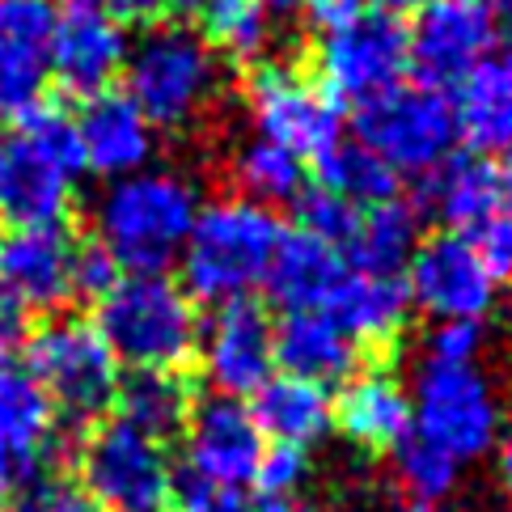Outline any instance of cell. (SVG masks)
<instances>
[{"label":"cell","instance_id":"cell-26","mask_svg":"<svg viewBox=\"0 0 512 512\" xmlns=\"http://www.w3.org/2000/svg\"><path fill=\"white\" fill-rule=\"evenodd\" d=\"M250 415L259 424L263 441L271 445H297L309 449L318 445L335 424V398L326 394V386L305 377H267L259 390H254Z\"/></svg>","mask_w":512,"mask_h":512},{"label":"cell","instance_id":"cell-36","mask_svg":"<svg viewBox=\"0 0 512 512\" xmlns=\"http://www.w3.org/2000/svg\"><path fill=\"white\" fill-rule=\"evenodd\" d=\"M483 347V326L479 322H436L428 339H424V360H441V364H474Z\"/></svg>","mask_w":512,"mask_h":512},{"label":"cell","instance_id":"cell-42","mask_svg":"<svg viewBox=\"0 0 512 512\" xmlns=\"http://www.w3.org/2000/svg\"><path fill=\"white\" fill-rule=\"evenodd\" d=\"M115 22H157L166 13V0H106Z\"/></svg>","mask_w":512,"mask_h":512},{"label":"cell","instance_id":"cell-32","mask_svg":"<svg viewBox=\"0 0 512 512\" xmlns=\"http://www.w3.org/2000/svg\"><path fill=\"white\" fill-rule=\"evenodd\" d=\"M318 170V182L326 191H335L343 199H352L356 208H369V204H381V199H394L398 191V174L386 166L381 157H373L364 149L360 140H339L331 153H322L314 161Z\"/></svg>","mask_w":512,"mask_h":512},{"label":"cell","instance_id":"cell-30","mask_svg":"<svg viewBox=\"0 0 512 512\" xmlns=\"http://www.w3.org/2000/svg\"><path fill=\"white\" fill-rule=\"evenodd\" d=\"M233 182L242 191V199H254L263 208L297 204V195L305 191V161L276 140L254 136L233 157Z\"/></svg>","mask_w":512,"mask_h":512},{"label":"cell","instance_id":"cell-8","mask_svg":"<svg viewBox=\"0 0 512 512\" xmlns=\"http://www.w3.org/2000/svg\"><path fill=\"white\" fill-rule=\"evenodd\" d=\"M411 432L457 466L474 462L500 441V398L474 364L424 360L411 390Z\"/></svg>","mask_w":512,"mask_h":512},{"label":"cell","instance_id":"cell-48","mask_svg":"<svg viewBox=\"0 0 512 512\" xmlns=\"http://www.w3.org/2000/svg\"><path fill=\"white\" fill-rule=\"evenodd\" d=\"M51 9H64V13H81V9H98L102 0H47Z\"/></svg>","mask_w":512,"mask_h":512},{"label":"cell","instance_id":"cell-11","mask_svg":"<svg viewBox=\"0 0 512 512\" xmlns=\"http://www.w3.org/2000/svg\"><path fill=\"white\" fill-rule=\"evenodd\" d=\"M402 284H407V297L436 322H483V314L496 305L500 276L474 237L441 229L415 246Z\"/></svg>","mask_w":512,"mask_h":512},{"label":"cell","instance_id":"cell-22","mask_svg":"<svg viewBox=\"0 0 512 512\" xmlns=\"http://www.w3.org/2000/svg\"><path fill=\"white\" fill-rule=\"evenodd\" d=\"M335 424L360 449L394 453L411 436V394L386 369L352 373L335 398Z\"/></svg>","mask_w":512,"mask_h":512},{"label":"cell","instance_id":"cell-38","mask_svg":"<svg viewBox=\"0 0 512 512\" xmlns=\"http://www.w3.org/2000/svg\"><path fill=\"white\" fill-rule=\"evenodd\" d=\"M9 512H102L94 500L77 487H60V483H30L26 491H17Z\"/></svg>","mask_w":512,"mask_h":512},{"label":"cell","instance_id":"cell-2","mask_svg":"<svg viewBox=\"0 0 512 512\" xmlns=\"http://www.w3.org/2000/svg\"><path fill=\"white\" fill-rule=\"evenodd\" d=\"M280 216L242 195L212 199L195 212L187 246L178 254L182 292L204 305L250 301L254 288L267 284L271 259L280 250Z\"/></svg>","mask_w":512,"mask_h":512},{"label":"cell","instance_id":"cell-21","mask_svg":"<svg viewBox=\"0 0 512 512\" xmlns=\"http://www.w3.org/2000/svg\"><path fill=\"white\" fill-rule=\"evenodd\" d=\"M407 309L411 297L398 276H377L347 263L318 314L331 318L352 343H390L407 322Z\"/></svg>","mask_w":512,"mask_h":512},{"label":"cell","instance_id":"cell-34","mask_svg":"<svg viewBox=\"0 0 512 512\" xmlns=\"http://www.w3.org/2000/svg\"><path fill=\"white\" fill-rule=\"evenodd\" d=\"M297 212H301V229L314 233V237H322V242H331L335 250L352 242L356 216H360V208L352 204V199H343V195L326 191V187L301 191V195H297Z\"/></svg>","mask_w":512,"mask_h":512},{"label":"cell","instance_id":"cell-15","mask_svg":"<svg viewBox=\"0 0 512 512\" xmlns=\"http://www.w3.org/2000/svg\"><path fill=\"white\" fill-rule=\"evenodd\" d=\"M199 356H204V377L216 394L242 398L254 394L276 369L271 352V318L254 301L216 305L212 322L199 331Z\"/></svg>","mask_w":512,"mask_h":512},{"label":"cell","instance_id":"cell-41","mask_svg":"<svg viewBox=\"0 0 512 512\" xmlns=\"http://www.w3.org/2000/svg\"><path fill=\"white\" fill-rule=\"evenodd\" d=\"M301 9L309 13V22L326 34V30L352 26L356 17H364V13H369V0H305Z\"/></svg>","mask_w":512,"mask_h":512},{"label":"cell","instance_id":"cell-12","mask_svg":"<svg viewBox=\"0 0 512 512\" xmlns=\"http://www.w3.org/2000/svg\"><path fill=\"white\" fill-rule=\"evenodd\" d=\"M246 102H250L254 132L263 140L284 144L301 161H318L343 140L339 106L288 64L254 68V77L246 85Z\"/></svg>","mask_w":512,"mask_h":512},{"label":"cell","instance_id":"cell-18","mask_svg":"<svg viewBox=\"0 0 512 512\" xmlns=\"http://www.w3.org/2000/svg\"><path fill=\"white\" fill-rule=\"evenodd\" d=\"M127 64V34L111 13L81 9L56 22L51 39V77L72 98L106 94Z\"/></svg>","mask_w":512,"mask_h":512},{"label":"cell","instance_id":"cell-44","mask_svg":"<svg viewBox=\"0 0 512 512\" xmlns=\"http://www.w3.org/2000/svg\"><path fill=\"white\" fill-rule=\"evenodd\" d=\"M428 0H377V13H390V17H402V13H419Z\"/></svg>","mask_w":512,"mask_h":512},{"label":"cell","instance_id":"cell-4","mask_svg":"<svg viewBox=\"0 0 512 512\" xmlns=\"http://www.w3.org/2000/svg\"><path fill=\"white\" fill-rule=\"evenodd\" d=\"M94 326L132 369H178L199 343L195 305L166 276H119L98 297Z\"/></svg>","mask_w":512,"mask_h":512},{"label":"cell","instance_id":"cell-16","mask_svg":"<svg viewBox=\"0 0 512 512\" xmlns=\"http://www.w3.org/2000/svg\"><path fill=\"white\" fill-rule=\"evenodd\" d=\"M56 22L47 0H0V115L22 119L43 102Z\"/></svg>","mask_w":512,"mask_h":512},{"label":"cell","instance_id":"cell-51","mask_svg":"<svg viewBox=\"0 0 512 512\" xmlns=\"http://www.w3.org/2000/svg\"><path fill=\"white\" fill-rule=\"evenodd\" d=\"M0 161H5V140H0Z\"/></svg>","mask_w":512,"mask_h":512},{"label":"cell","instance_id":"cell-29","mask_svg":"<svg viewBox=\"0 0 512 512\" xmlns=\"http://www.w3.org/2000/svg\"><path fill=\"white\" fill-rule=\"evenodd\" d=\"M115 407L123 424L149 432L153 441H170L191 419V390L174 369H136L119 381Z\"/></svg>","mask_w":512,"mask_h":512},{"label":"cell","instance_id":"cell-5","mask_svg":"<svg viewBox=\"0 0 512 512\" xmlns=\"http://www.w3.org/2000/svg\"><path fill=\"white\" fill-rule=\"evenodd\" d=\"M127 98L153 127H191L221 89L216 51L187 26H153L127 47Z\"/></svg>","mask_w":512,"mask_h":512},{"label":"cell","instance_id":"cell-35","mask_svg":"<svg viewBox=\"0 0 512 512\" xmlns=\"http://www.w3.org/2000/svg\"><path fill=\"white\" fill-rule=\"evenodd\" d=\"M305 479H309V457L297 445H271V449H263L259 470H254V483L263 487V496H280V500H288Z\"/></svg>","mask_w":512,"mask_h":512},{"label":"cell","instance_id":"cell-31","mask_svg":"<svg viewBox=\"0 0 512 512\" xmlns=\"http://www.w3.org/2000/svg\"><path fill=\"white\" fill-rule=\"evenodd\" d=\"M195 17L199 39L237 64L259 60L271 43V17L259 9V0H204Z\"/></svg>","mask_w":512,"mask_h":512},{"label":"cell","instance_id":"cell-50","mask_svg":"<svg viewBox=\"0 0 512 512\" xmlns=\"http://www.w3.org/2000/svg\"><path fill=\"white\" fill-rule=\"evenodd\" d=\"M199 5H204V0H166V9L178 13V17H195Z\"/></svg>","mask_w":512,"mask_h":512},{"label":"cell","instance_id":"cell-17","mask_svg":"<svg viewBox=\"0 0 512 512\" xmlns=\"http://www.w3.org/2000/svg\"><path fill=\"white\" fill-rule=\"evenodd\" d=\"M72 263H77V242L60 225L9 229L0 237V292H9L22 309L51 314V309L77 297Z\"/></svg>","mask_w":512,"mask_h":512},{"label":"cell","instance_id":"cell-46","mask_svg":"<svg viewBox=\"0 0 512 512\" xmlns=\"http://www.w3.org/2000/svg\"><path fill=\"white\" fill-rule=\"evenodd\" d=\"M487 9H491V17H496V26L512 34V0H487Z\"/></svg>","mask_w":512,"mask_h":512},{"label":"cell","instance_id":"cell-9","mask_svg":"<svg viewBox=\"0 0 512 512\" xmlns=\"http://www.w3.org/2000/svg\"><path fill=\"white\" fill-rule=\"evenodd\" d=\"M356 140L381 157L394 174L424 178L432 166L453 157L457 144V111L453 98L436 85H394L390 94L360 106Z\"/></svg>","mask_w":512,"mask_h":512},{"label":"cell","instance_id":"cell-40","mask_svg":"<svg viewBox=\"0 0 512 512\" xmlns=\"http://www.w3.org/2000/svg\"><path fill=\"white\" fill-rule=\"evenodd\" d=\"M174 512H246L237 491H221V487H204V483H182L178 491V508Z\"/></svg>","mask_w":512,"mask_h":512},{"label":"cell","instance_id":"cell-24","mask_svg":"<svg viewBox=\"0 0 512 512\" xmlns=\"http://www.w3.org/2000/svg\"><path fill=\"white\" fill-rule=\"evenodd\" d=\"M271 352L288 377H305L318 386L347 381L356 373V343L318 309H288L271 326Z\"/></svg>","mask_w":512,"mask_h":512},{"label":"cell","instance_id":"cell-39","mask_svg":"<svg viewBox=\"0 0 512 512\" xmlns=\"http://www.w3.org/2000/svg\"><path fill=\"white\" fill-rule=\"evenodd\" d=\"M115 280H119V267L98 242L77 246V263H72V288H77V297H94L98 301Z\"/></svg>","mask_w":512,"mask_h":512},{"label":"cell","instance_id":"cell-45","mask_svg":"<svg viewBox=\"0 0 512 512\" xmlns=\"http://www.w3.org/2000/svg\"><path fill=\"white\" fill-rule=\"evenodd\" d=\"M305 5V0H259V9L267 13V17H292Z\"/></svg>","mask_w":512,"mask_h":512},{"label":"cell","instance_id":"cell-25","mask_svg":"<svg viewBox=\"0 0 512 512\" xmlns=\"http://www.w3.org/2000/svg\"><path fill=\"white\" fill-rule=\"evenodd\" d=\"M457 85V136L479 153H512V47L487 51Z\"/></svg>","mask_w":512,"mask_h":512},{"label":"cell","instance_id":"cell-23","mask_svg":"<svg viewBox=\"0 0 512 512\" xmlns=\"http://www.w3.org/2000/svg\"><path fill=\"white\" fill-rule=\"evenodd\" d=\"M56 445V407L30 373L0 369V457L26 487L43 479V462Z\"/></svg>","mask_w":512,"mask_h":512},{"label":"cell","instance_id":"cell-49","mask_svg":"<svg viewBox=\"0 0 512 512\" xmlns=\"http://www.w3.org/2000/svg\"><path fill=\"white\" fill-rule=\"evenodd\" d=\"M250 512H301L297 504H292V500H280V496H267L259 508H250Z\"/></svg>","mask_w":512,"mask_h":512},{"label":"cell","instance_id":"cell-3","mask_svg":"<svg viewBox=\"0 0 512 512\" xmlns=\"http://www.w3.org/2000/svg\"><path fill=\"white\" fill-rule=\"evenodd\" d=\"M17 127L22 132L0 161V216L13 229H56L77 204V178L85 174L77 119L39 102Z\"/></svg>","mask_w":512,"mask_h":512},{"label":"cell","instance_id":"cell-27","mask_svg":"<svg viewBox=\"0 0 512 512\" xmlns=\"http://www.w3.org/2000/svg\"><path fill=\"white\" fill-rule=\"evenodd\" d=\"M343 267H347L343 250L297 229V233L280 237V250L267 271V288H271V297L284 305V314L288 309H322L326 292L335 288Z\"/></svg>","mask_w":512,"mask_h":512},{"label":"cell","instance_id":"cell-13","mask_svg":"<svg viewBox=\"0 0 512 512\" xmlns=\"http://www.w3.org/2000/svg\"><path fill=\"white\" fill-rule=\"evenodd\" d=\"M263 449L267 441L259 424H254L250 407H242V398L212 394L208 402H191V419H187L191 483L242 491L246 483H254Z\"/></svg>","mask_w":512,"mask_h":512},{"label":"cell","instance_id":"cell-14","mask_svg":"<svg viewBox=\"0 0 512 512\" xmlns=\"http://www.w3.org/2000/svg\"><path fill=\"white\" fill-rule=\"evenodd\" d=\"M411 34V64L424 85L449 89L496 51L500 26L487 0H428Z\"/></svg>","mask_w":512,"mask_h":512},{"label":"cell","instance_id":"cell-28","mask_svg":"<svg viewBox=\"0 0 512 512\" xmlns=\"http://www.w3.org/2000/svg\"><path fill=\"white\" fill-rule=\"evenodd\" d=\"M415 246H419V208L402 204L398 195L360 208L356 233H352V242H347L352 267L377 271V276H398V271H407Z\"/></svg>","mask_w":512,"mask_h":512},{"label":"cell","instance_id":"cell-52","mask_svg":"<svg viewBox=\"0 0 512 512\" xmlns=\"http://www.w3.org/2000/svg\"><path fill=\"white\" fill-rule=\"evenodd\" d=\"M5 360H9V356H5V352H0V369H5Z\"/></svg>","mask_w":512,"mask_h":512},{"label":"cell","instance_id":"cell-10","mask_svg":"<svg viewBox=\"0 0 512 512\" xmlns=\"http://www.w3.org/2000/svg\"><path fill=\"white\" fill-rule=\"evenodd\" d=\"M411 68V34L390 13H364L352 26L326 30L318 47L322 94L335 106H369L402 85Z\"/></svg>","mask_w":512,"mask_h":512},{"label":"cell","instance_id":"cell-7","mask_svg":"<svg viewBox=\"0 0 512 512\" xmlns=\"http://www.w3.org/2000/svg\"><path fill=\"white\" fill-rule=\"evenodd\" d=\"M77 479L102 512H166L178 491L166 441H153L123 419H106L85 432Z\"/></svg>","mask_w":512,"mask_h":512},{"label":"cell","instance_id":"cell-33","mask_svg":"<svg viewBox=\"0 0 512 512\" xmlns=\"http://www.w3.org/2000/svg\"><path fill=\"white\" fill-rule=\"evenodd\" d=\"M394 470H398V483L411 491V500H445L457 487V474H462V466L449 453L419 441L415 432L394 449Z\"/></svg>","mask_w":512,"mask_h":512},{"label":"cell","instance_id":"cell-47","mask_svg":"<svg viewBox=\"0 0 512 512\" xmlns=\"http://www.w3.org/2000/svg\"><path fill=\"white\" fill-rule=\"evenodd\" d=\"M398 512H453V508H445V500H407Z\"/></svg>","mask_w":512,"mask_h":512},{"label":"cell","instance_id":"cell-1","mask_svg":"<svg viewBox=\"0 0 512 512\" xmlns=\"http://www.w3.org/2000/svg\"><path fill=\"white\" fill-rule=\"evenodd\" d=\"M195 212L199 191L187 174L144 166L136 174L111 178V187L98 195V246L111 254L119 271L166 276L187 246Z\"/></svg>","mask_w":512,"mask_h":512},{"label":"cell","instance_id":"cell-19","mask_svg":"<svg viewBox=\"0 0 512 512\" xmlns=\"http://www.w3.org/2000/svg\"><path fill=\"white\" fill-rule=\"evenodd\" d=\"M85 170L102 178H123L149 166L153 157V123L136 111L127 94H94L85 98V111L77 119Z\"/></svg>","mask_w":512,"mask_h":512},{"label":"cell","instance_id":"cell-6","mask_svg":"<svg viewBox=\"0 0 512 512\" xmlns=\"http://www.w3.org/2000/svg\"><path fill=\"white\" fill-rule=\"evenodd\" d=\"M26 373L56 407V419L94 424L115 407L119 360L94 322L51 318L26 339Z\"/></svg>","mask_w":512,"mask_h":512},{"label":"cell","instance_id":"cell-43","mask_svg":"<svg viewBox=\"0 0 512 512\" xmlns=\"http://www.w3.org/2000/svg\"><path fill=\"white\" fill-rule=\"evenodd\" d=\"M496 474H500V487L512 504V428L500 432V441H496Z\"/></svg>","mask_w":512,"mask_h":512},{"label":"cell","instance_id":"cell-20","mask_svg":"<svg viewBox=\"0 0 512 512\" xmlns=\"http://www.w3.org/2000/svg\"><path fill=\"white\" fill-rule=\"evenodd\" d=\"M419 204L432 212L449 233L479 237L500 216V170L483 153L474 157H445L441 166L424 174Z\"/></svg>","mask_w":512,"mask_h":512},{"label":"cell","instance_id":"cell-37","mask_svg":"<svg viewBox=\"0 0 512 512\" xmlns=\"http://www.w3.org/2000/svg\"><path fill=\"white\" fill-rule=\"evenodd\" d=\"M474 242L483 246V254L496 267V276H508L512 280V153L500 166V216L491 221Z\"/></svg>","mask_w":512,"mask_h":512}]
</instances>
